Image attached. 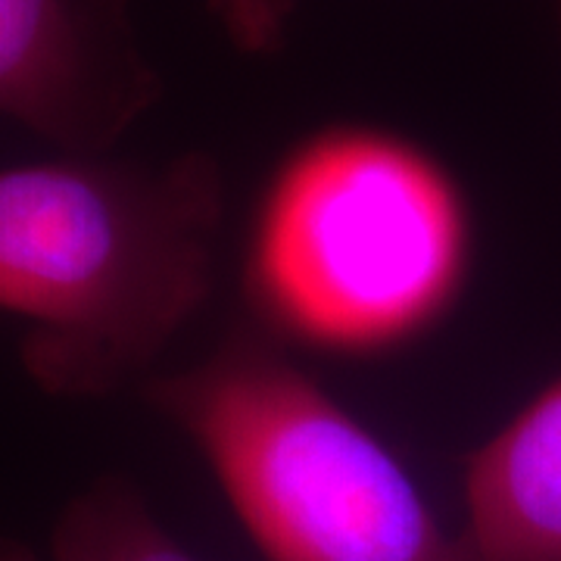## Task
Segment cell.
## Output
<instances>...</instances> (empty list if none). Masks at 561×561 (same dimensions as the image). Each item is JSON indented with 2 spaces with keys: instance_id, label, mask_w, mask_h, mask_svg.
Here are the masks:
<instances>
[{
  "instance_id": "cell-4",
  "label": "cell",
  "mask_w": 561,
  "mask_h": 561,
  "mask_svg": "<svg viewBox=\"0 0 561 561\" xmlns=\"http://www.w3.org/2000/svg\"><path fill=\"white\" fill-rule=\"evenodd\" d=\"M160 98L128 0H0V113L103 153Z\"/></svg>"
},
{
  "instance_id": "cell-6",
  "label": "cell",
  "mask_w": 561,
  "mask_h": 561,
  "mask_svg": "<svg viewBox=\"0 0 561 561\" xmlns=\"http://www.w3.org/2000/svg\"><path fill=\"white\" fill-rule=\"evenodd\" d=\"M54 561H197L150 512L122 474H103L60 512Z\"/></svg>"
},
{
  "instance_id": "cell-3",
  "label": "cell",
  "mask_w": 561,
  "mask_h": 561,
  "mask_svg": "<svg viewBox=\"0 0 561 561\" xmlns=\"http://www.w3.org/2000/svg\"><path fill=\"white\" fill-rule=\"evenodd\" d=\"M465 206L424 150L375 128H331L272 181L250 243V297L294 341L371 353L453 302L468 256Z\"/></svg>"
},
{
  "instance_id": "cell-1",
  "label": "cell",
  "mask_w": 561,
  "mask_h": 561,
  "mask_svg": "<svg viewBox=\"0 0 561 561\" xmlns=\"http://www.w3.org/2000/svg\"><path fill=\"white\" fill-rule=\"evenodd\" d=\"M225 187L206 153L0 169V309L44 393L103 400L150 371L209 300Z\"/></svg>"
},
{
  "instance_id": "cell-7",
  "label": "cell",
  "mask_w": 561,
  "mask_h": 561,
  "mask_svg": "<svg viewBox=\"0 0 561 561\" xmlns=\"http://www.w3.org/2000/svg\"><path fill=\"white\" fill-rule=\"evenodd\" d=\"M225 35L243 54H275L294 13V0H206Z\"/></svg>"
},
{
  "instance_id": "cell-2",
  "label": "cell",
  "mask_w": 561,
  "mask_h": 561,
  "mask_svg": "<svg viewBox=\"0 0 561 561\" xmlns=\"http://www.w3.org/2000/svg\"><path fill=\"white\" fill-rule=\"evenodd\" d=\"M144 397L201 449L268 561H483L390 446L262 328H238L201 365L144 381Z\"/></svg>"
},
{
  "instance_id": "cell-5",
  "label": "cell",
  "mask_w": 561,
  "mask_h": 561,
  "mask_svg": "<svg viewBox=\"0 0 561 561\" xmlns=\"http://www.w3.org/2000/svg\"><path fill=\"white\" fill-rule=\"evenodd\" d=\"M465 512L483 561H561V378L468 456Z\"/></svg>"
},
{
  "instance_id": "cell-8",
  "label": "cell",
  "mask_w": 561,
  "mask_h": 561,
  "mask_svg": "<svg viewBox=\"0 0 561 561\" xmlns=\"http://www.w3.org/2000/svg\"><path fill=\"white\" fill-rule=\"evenodd\" d=\"M0 561H38V556L28 546H22L20 540L0 534Z\"/></svg>"
}]
</instances>
